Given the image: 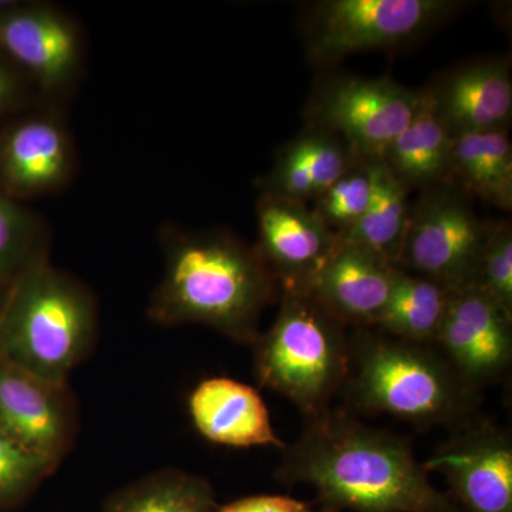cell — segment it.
<instances>
[{
    "label": "cell",
    "mask_w": 512,
    "mask_h": 512,
    "mask_svg": "<svg viewBox=\"0 0 512 512\" xmlns=\"http://www.w3.org/2000/svg\"><path fill=\"white\" fill-rule=\"evenodd\" d=\"M423 90L390 77L336 73L315 84L303 110L305 127L342 138L359 157L382 160L419 109Z\"/></svg>",
    "instance_id": "ba28073f"
},
{
    "label": "cell",
    "mask_w": 512,
    "mask_h": 512,
    "mask_svg": "<svg viewBox=\"0 0 512 512\" xmlns=\"http://www.w3.org/2000/svg\"><path fill=\"white\" fill-rule=\"evenodd\" d=\"M97 332L93 292L43 254L9 284L0 309V359L50 382L69 383L92 353Z\"/></svg>",
    "instance_id": "3957f363"
},
{
    "label": "cell",
    "mask_w": 512,
    "mask_h": 512,
    "mask_svg": "<svg viewBox=\"0 0 512 512\" xmlns=\"http://www.w3.org/2000/svg\"><path fill=\"white\" fill-rule=\"evenodd\" d=\"M421 90L419 109L382 158L410 194L451 183L454 136L437 116L424 87Z\"/></svg>",
    "instance_id": "d6986e66"
},
{
    "label": "cell",
    "mask_w": 512,
    "mask_h": 512,
    "mask_svg": "<svg viewBox=\"0 0 512 512\" xmlns=\"http://www.w3.org/2000/svg\"><path fill=\"white\" fill-rule=\"evenodd\" d=\"M349 343L343 387L360 412L434 426L458 423L473 410L476 393L434 346L404 342L375 328L355 329Z\"/></svg>",
    "instance_id": "277c9868"
},
{
    "label": "cell",
    "mask_w": 512,
    "mask_h": 512,
    "mask_svg": "<svg viewBox=\"0 0 512 512\" xmlns=\"http://www.w3.org/2000/svg\"><path fill=\"white\" fill-rule=\"evenodd\" d=\"M466 8L460 0H319L303 9L308 62L329 69L340 60L416 45Z\"/></svg>",
    "instance_id": "8992f818"
},
{
    "label": "cell",
    "mask_w": 512,
    "mask_h": 512,
    "mask_svg": "<svg viewBox=\"0 0 512 512\" xmlns=\"http://www.w3.org/2000/svg\"><path fill=\"white\" fill-rule=\"evenodd\" d=\"M59 109L36 104L0 131V190L15 201L52 194L72 180L76 150Z\"/></svg>",
    "instance_id": "30bf717a"
},
{
    "label": "cell",
    "mask_w": 512,
    "mask_h": 512,
    "mask_svg": "<svg viewBox=\"0 0 512 512\" xmlns=\"http://www.w3.org/2000/svg\"><path fill=\"white\" fill-rule=\"evenodd\" d=\"M0 55L28 79L43 103L59 106L82 77V29L50 3L9 2L0 9Z\"/></svg>",
    "instance_id": "9c48e42d"
},
{
    "label": "cell",
    "mask_w": 512,
    "mask_h": 512,
    "mask_svg": "<svg viewBox=\"0 0 512 512\" xmlns=\"http://www.w3.org/2000/svg\"><path fill=\"white\" fill-rule=\"evenodd\" d=\"M56 470V464L20 447L0 429V512L22 507Z\"/></svg>",
    "instance_id": "484cf974"
},
{
    "label": "cell",
    "mask_w": 512,
    "mask_h": 512,
    "mask_svg": "<svg viewBox=\"0 0 512 512\" xmlns=\"http://www.w3.org/2000/svg\"><path fill=\"white\" fill-rule=\"evenodd\" d=\"M474 288L512 316V227L510 221H493L478 261Z\"/></svg>",
    "instance_id": "4316f807"
},
{
    "label": "cell",
    "mask_w": 512,
    "mask_h": 512,
    "mask_svg": "<svg viewBox=\"0 0 512 512\" xmlns=\"http://www.w3.org/2000/svg\"><path fill=\"white\" fill-rule=\"evenodd\" d=\"M43 254H49L45 221L0 190V282L9 284Z\"/></svg>",
    "instance_id": "cb8c5ba5"
},
{
    "label": "cell",
    "mask_w": 512,
    "mask_h": 512,
    "mask_svg": "<svg viewBox=\"0 0 512 512\" xmlns=\"http://www.w3.org/2000/svg\"><path fill=\"white\" fill-rule=\"evenodd\" d=\"M356 157L342 138L303 127L298 136L279 148L271 170L258 180L259 191L305 204L315 202Z\"/></svg>",
    "instance_id": "ac0fdd59"
},
{
    "label": "cell",
    "mask_w": 512,
    "mask_h": 512,
    "mask_svg": "<svg viewBox=\"0 0 512 512\" xmlns=\"http://www.w3.org/2000/svg\"><path fill=\"white\" fill-rule=\"evenodd\" d=\"M218 505L210 480L165 467L111 491L101 512H215Z\"/></svg>",
    "instance_id": "44dd1931"
},
{
    "label": "cell",
    "mask_w": 512,
    "mask_h": 512,
    "mask_svg": "<svg viewBox=\"0 0 512 512\" xmlns=\"http://www.w3.org/2000/svg\"><path fill=\"white\" fill-rule=\"evenodd\" d=\"M276 478L312 487L322 512H463L434 487L409 441L330 409L282 450Z\"/></svg>",
    "instance_id": "6da1fadb"
},
{
    "label": "cell",
    "mask_w": 512,
    "mask_h": 512,
    "mask_svg": "<svg viewBox=\"0 0 512 512\" xmlns=\"http://www.w3.org/2000/svg\"><path fill=\"white\" fill-rule=\"evenodd\" d=\"M215 512H315L311 504L296 500L289 495H248L218 505Z\"/></svg>",
    "instance_id": "f1b7e54d"
},
{
    "label": "cell",
    "mask_w": 512,
    "mask_h": 512,
    "mask_svg": "<svg viewBox=\"0 0 512 512\" xmlns=\"http://www.w3.org/2000/svg\"><path fill=\"white\" fill-rule=\"evenodd\" d=\"M255 245L281 292H309L340 242L311 205L261 194L255 205Z\"/></svg>",
    "instance_id": "4fadbf2b"
},
{
    "label": "cell",
    "mask_w": 512,
    "mask_h": 512,
    "mask_svg": "<svg viewBox=\"0 0 512 512\" xmlns=\"http://www.w3.org/2000/svg\"><path fill=\"white\" fill-rule=\"evenodd\" d=\"M164 272L148 319L161 326H208L254 345L262 313L281 291L255 245L225 229L161 231Z\"/></svg>",
    "instance_id": "7a4b0ae2"
},
{
    "label": "cell",
    "mask_w": 512,
    "mask_h": 512,
    "mask_svg": "<svg viewBox=\"0 0 512 512\" xmlns=\"http://www.w3.org/2000/svg\"><path fill=\"white\" fill-rule=\"evenodd\" d=\"M451 291L426 276L399 269L375 329L416 345L436 346Z\"/></svg>",
    "instance_id": "7402d4cb"
},
{
    "label": "cell",
    "mask_w": 512,
    "mask_h": 512,
    "mask_svg": "<svg viewBox=\"0 0 512 512\" xmlns=\"http://www.w3.org/2000/svg\"><path fill=\"white\" fill-rule=\"evenodd\" d=\"M436 349L468 389L497 382L512 362V316L474 286L451 292Z\"/></svg>",
    "instance_id": "5bb4252c"
},
{
    "label": "cell",
    "mask_w": 512,
    "mask_h": 512,
    "mask_svg": "<svg viewBox=\"0 0 512 512\" xmlns=\"http://www.w3.org/2000/svg\"><path fill=\"white\" fill-rule=\"evenodd\" d=\"M376 161L356 157L348 170L313 202L320 220L336 234H346L365 215L375 188Z\"/></svg>",
    "instance_id": "d4e9b609"
},
{
    "label": "cell",
    "mask_w": 512,
    "mask_h": 512,
    "mask_svg": "<svg viewBox=\"0 0 512 512\" xmlns=\"http://www.w3.org/2000/svg\"><path fill=\"white\" fill-rule=\"evenodd\" d=\"M10 284V282H9ZM9 284L6 282H0V309H2L3 302H5L6 293H8Z\"/></svg>",
    "instance_id": "f546056e"
},
{
    "label": "cell",
    "mask_w": 512,
    "mask_h": 512,
    "mask_svg": "<svg viewBox=\"0 0 512 512\" xmlns=\"http://www.w3.org/2000/svg\"><path fill=\"white\" fill-rule=\"evenodd\" d=\"M188 413L195 430L210 443L281 451L288 446L275 433L258 390L229 377H210L198 383L188 397Z\"/></svg>",
    "instance_id": "e0dca14e"
},
{
    "label": "cell",
    "mask_w": 512,
    "mask_h": 512,
    "mask_svg": "<svg viewBox=\"0 0 512 512\" xmlns=\"http://www.w3.org/2000/svg\"><path fill=\"white\" fill-rule=\"evenodd\" d=\"M474 198L456 183L417 192L397 268L426 276L448 291L474 285L493 221L477 214Z\"/></svg>",
    "instance_id": "52a82bcc"
},
{
    "label": "cell",
    "mask_w": 512,
    "mask_h": 512,
    "mask_svg": "<svg viewBox=\"0 0 512 512\" xmlns=\"http://www.w3.org/2000/svg\"><path fill=\"white\" fill-rule=\"evenodd\" d=\"M410 205V192L404 190L382 160H377L369 207L360 221L340 238L369 249L397 268L409 224Z\"/></svg>",
    "instance_id": "603a6c76"
},
{
    "label": "cell",
    "mask_w": 512,
    "mask_h": 512,
    "mask_svg": "<svg viewBox=\"0 0 512 512\" xmlns=\"http://www.w3.org/2000/svg\"><path fill=\"white\" fill-rule=\"evenodd\" d=\"M40 103L28 79L0 55V120Z\"/></svg>",
    "instance_id": "83f0119b"
},
{
    "label": "cell",
    "mask_w": 512,
    "mask_h": 512,
    "mask_svg": "<svg viewBox=\"0 0 512 512\" xmlns=\"http://www.w3.org/2000/svg\"><path fill=\"white\" fill-rule=\"evenodd\" d=\"M431 106L454 137L510 130L511 59L487 56L457 64L424 87Z\"/></svg>",
    "instance_id": "9a60e30c"
},
{
    "label": "cell",
    "mask_w": 512,
    "mask_h": 512,
    "mask_svg": "<svg viewBox=\"0 0 512 512\" xmlns=\"http://www.w3.org/2000/svg\"><path fill=\"white\" fill-rule=\"evenodd\" d=\"M397 272L399 268L369 249L340 238L309 293L346 328H375L392 295Z\"/></svg>",
    "instance_id": "2e32d148"
},
{
    "label": "cell",
    "mask_w": 512,
    "mask_h": 512,
    "mask_svg": "<svg viewBox=\"0 0 512 512\" xmlns=\"http://www.w3.org/2000/svg\"><path fill=\"white\" fill-rule=\"evenodd\" d=\"M463 512H512V441L490 421L467 424L424 461Z\"/></svg>",
    "instance_id": "8fae6325"
},
{
    "label": "cell",
    "mask_w": 512,
    "mask_h": 512,
    "mask_svg": "<svg viewBox=\"0 0 512 512\" xmlns=\"http://www.w3.org/2000/svg\"><path fill=\"white\" fill-rule=\"evenodd\" d=\"M279 302L271 328L252 345L255 376L313 419L328 412L348 380V328L309 292H281Z\"/></svg>",
    "instance_id": "5b68a950"
},
{
    "label": "cell",
    "mask_w": 512,
    "mask_h": 512,
    "mask_svg": "<svg viewBox=\"0 0 512 512\" xmlns=\"http://www.w3.org/2000/svg\"><path fill=\"white\" fill-rule=\"evenodd\" d=\"M0 429L20 447L59 467L79 431L69 383L50 382L0 359Z\"/></svg>",
    "instance_id": "7c38bea8"
},
{
    "label": "cell",
    "mask_w": 512,
    "mask_h": 512,
    "mask_svg": "<svg viewBox=\"0 0 512 512\" xmlns=\"http://www.w3.org/2000/svg\"><path fill=\"white\" fill-rule=\"evenodd\" d=\"M451 183L474 200L504 212L512 210L510 130H488L454 137Z\"/></svg>",
    "instance_id": "ffe728a7"
}]
</instances>
